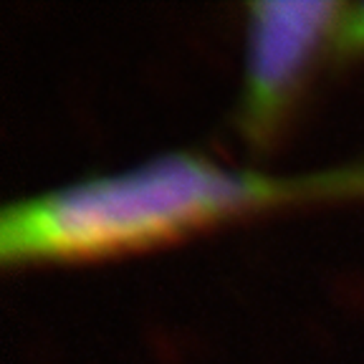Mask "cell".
Masks as SVG:
<instances>
[{"mask_svg": "<svg viewBox=\"0 0 364 364\" xmlns=\"http://www.w3.org/2000/svg\"><path fill=\"white\" fill-rule=\"evenodd\" d=\"M336 53H362L364 51V3L341 8L336 28L331 33Z\"/></svg>", "mask_w": 364, "mask_h": 364, "instance_id": "cell-3", "label": "cell"}, {"mask_svg": "<svg viewBox=\"0 0 364 364\" xmlns=\"http://www.w3.org/2000/svg\"><path fill=\"white\" fill-rule=\"evenodd\" d=\"M339 198H364V162L306 175H266L225 170L188 152L162 154L132 170L6 205L0 258L33 263L109 256L271 205Z\"/></svg>", "mask_w": 364, "mask_h": 364, "instance_id": "cell-1", "label": "cell"}, {"mask_svg": "<svg viewBox=\"0 0 364 364\" xmlns=\"http://www.w3.org/2000/svg\"><path fill=\"white\" fill-rule=\"evenodd\" d=\"M341 8L334 0H256L245 8L240 129L250 142H266L279 129Z\"/></svg>", "mask_w": 364, "mask_h": 364, "instance_id": "cell-2", "label": "cell"}]
</instances>
